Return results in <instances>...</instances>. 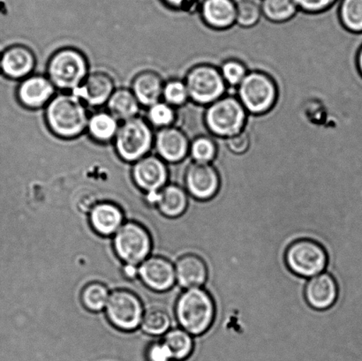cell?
<instances>
[{
    "instance_id": "cell-23",
    "label": "cell",
    "mask_w": 362,
    "mask_h": 361,
    "mask_svg": "<svg viewBox=\"0 0 362 361\" xmlns=\"http://www.w3.org/2000/svg\"><path fill=\"white\" fill-rule=\"evenodd\" d=\"M120 122L108 111L92 113L88 118L86 133L91 140L101 144L112 143Z\"/></svg>"
},
{
    "instance_id": "cell-28",
    "label": "cell",
    "mask_w": 362,
    "mask_h": 361,
    "mask_svg": "<svg viewBox=\"0 0 362 361\" xmlns=\"http://www.w3.org/2000/svg\"><path fill=\"white\" fill-rule=\"evenodd\" d=\"M110 298L109 290L101 283H90L81 292V302L85 309L91 312H99L105 309Z\"/></svg>"
},
{
    "instance_id": "cell-39",
    "label": "cell",
    "mask_w": 362,
    "mask_h": 361,
    "mask_svg": "<svg viewBox=\"0 0 362 361\" xmlns=\"http://www.w3.org/2000/svg\"><path fill=\"white\" fill-rule=\"evenodd\" d=\"M194 0H164V2L173 9L184 11H189Z\"/></svg>"
},
{
    "instance_id": "cell-2",
    "label": "cell",
    "mask_w": 362,
    "mask_h": 361,
    "mask_svg": "<svg viewBox=\"0 0 362 361\" xmlns=\"http://www.w3.org/2000/svg\"><path fill=\"white\" fill-rule=\"evenodd\" d=\"M90 73V64L83 52L76 48L64 47L49 57L45 74L57 90L73 92Z\"/></svg>"
},
{
    "instance_id": "cell-22",
    "label": "cell",
    "mask_w": 362,
    "mask_h": 361,
    "mask_svg": "<svg viewBox=\"0 0 362 361\" xmlns=\"http://www.w3.org/2000/svg\"><path fill=\"white\" fill-rule=\"evenodd\" d=\"M176 281L185 289L200 288L208 278L205 261L197 254L180 257L175 266Z\"/></svg>"
},
{
    "instance_id": "cell-35",
    "label": "cell",
    "mask_w": 362,
    "mask_h": 361,
    "mask_svg": "<svg viewBox=\"0 0 362 361\" xmlns=\"http://www.w3.org/2000/svg\"><path fill=\"white\" fill-rule=\"evenodd\" d=\"M220 73L227 87H236L243 83L250 71L243 62L238 59H227L219 67Z\"/></svg>"
},
{
    "instance_id": "cell-31",
    "label": "cell",
    "mask_w": 362,
    "mask_h": 361,
    "mask_svg": "<svg viewBox=\"0 0 362 361\" xmlns=\"http://www.w3.org/2000/svg\"><path fill=\"white\" fill-rule=\"evenodd\" d=\"M141 327L148 335H165L171 327V318L165 310L151 309L144 312Z\"/></svg>"
},
{
    "instance_id": "cell-25",
    "label": "cell",
    "mask_w": 362,
    "mask_h": 361,
    "mask_svg": "<svg viewBox=\"0 0 362 361\" xmlns=\"http://www.w3.org/2000/svg\"><path fill=\"white\" fill-rule=\"evenodd\" d=\"M188 197L182 187L169 184L159 191L157 207L165 217L176 218L187 211Z\"/></svg>"
},
{
    "instance_id": "cell-26",
    "label": "cell",
    "mask_w": 362,
    "mask_h": 361,
    "mask_svg": "<svg viewBox=\"0 0 362 361\" xmlns=\"http://www.w3.org/2000/svg\"><path fill=\"white\" fill-rule=\"evenodd\" d=\"M163 343L171 353L173 361L186 360L194 351L193 338L183 329H173L169 331L165 335Z\"/></svg>"
},
{
    "instance_id": "cell-10",
    "label": "cell",
    "mask_w": 362,
    "mask_h": 361,
    "mask_svg": "<svg viewBox=\"0 0 362 361\" xmlns=\"http://www.w3.org/2000/svg\"><path fill=\"white\" fill-rule=\"evenodd\" d=\"M105 309L110 323L120 331H133L141 326L144 314L143 303L132 292H113Z\"/></svg>"
},
{
    "instance_id": "cell-8",
    "label": "cell",
    "mask_w": 362,
    "mask_h": 361,
    "mask_svg": "<svg viewBox=\"0 0 362 361\" xmlns=\"http://www.w3.org/2000/svg\"><path fill=\"white\" fill-rule=\"evenodd\" d=\"M285 258L289 270L303 278H313L322 273L328 263L325 247L310 239H298L291 244Z\"/></svg>"
},
{
    "instance_id": "cell-16",
    "label": "cell",
    "mask_w": 362,
    "mask_h": 361,
    "mask_svg": "<svg viewBox=\"0 0 362 361\" xmlns=\"http://www.w3.org/2000/svg\"><path fill=\"white\" fill-rule=\"evenodd\" d=\"M116 90L115 80L100 71L90 72L79 87L71 93L76 95L87 107L98 108L106 105Z\"/></svg>"
},
{
    "instance_id": "cell-36",
    "label": "cell",
    "mask_w": 362,
    "mask_h": 361,
    "mask_svg": "<svg viewBox=\"0 0 362 361\" xmlns=\"http://www.w3.org/2000/svg\"><path fill=\"white\" fill-rule=\"evenodd\" d=\"M250 137L247 132H241L226 139V146L232 153L243 155L250 150Z\"/></svg>"
},
{
    "instance_id": "cell-20",
    "label": "cell",
    "mask_w": 362,
    "mask_h": 361,
    "mask_svg": "<svg viewBox=\"0 0 362 361\" xmlns=\"http://www.w3.org/2000/svg\"><path fill=\"white\" fill-rule=\"evenodd\" d=\"M165 81L154 71H144L134 78L130 88L141 107L148 108L162 100Z\"/></svg>"
},
{
    "instance_id": "cell-38",
    "label": "cell",
    "mask_w": 362,
    "mask_h": 361,
    "mask_svg": "<svg viewBox=\"0 0 362 361\" xmlns=\"http://www.w3.org/2000/svg\"><path fill=\"white\" fill-rule=\"evenodd\" d=\"M148 361H173L171 353L163 342L153 343L146 352Z\"/></svg>"
},
{
    "instance_id": "cell-18",
    "label": "cell",
    "mask_w": 362,
    "mask_h": 361,
    "mask_svg": "<svg viewBox=\"0 0 362 361\" xmlns=\"http://www.w3.org/2000/svg\"><path fill=\"white\" fill-rule=\"evenodd\" d=\"M308 305L317 310H326L334 305L339 295L338 285L328 273H320L311 278L304 292Z\"/></svg>"
},
{
    "instance_id": "cell-3",
    "label": "cell",
    "mask_w": 362,
    "mask_h": 361,
    "mask_svg": "<svg viewBox=\"0 0 362 361\" xmlns=\"http://www.w3.org/2000/svg\"><path fill=\"white\" fill-rule=\"evenodd\" d=\"M175 314L184 331L192 336L204 334L215 319L214 300L205 290L188 289L177 300Z\"/></svg>"
},
{
    "instance_id": "cell-9",
    "label": "cell",
    "mask_w": 362,
    "mask_h": 361,
    "mask_svg": "<svg viewBox=\"0 0 362 361\" xmlns=\"http://www.w3.org/2000/svg\"><path fill=\"white\" fill-rule=\"evenodd\" d=\"M113 247L120 260L126 264L139 265L151 252L150 233L136 222L124 224L115 235Z\"/></svg>"
},
{
    "instance_id": "cell-34",
    "label": "cell",
    "mask_w": 362,
    "mask_h": 361,
    "mask_svg": "<svg viewBox=\"0 0 362 361\" xmlns=\"http://www.w3.org/2000/svg\"><path fill=\"white\" fill-rule=\"evenodd\" d=\"M262 16L261 6L255 0H240L236 3V23L243 28H252Z\"/></svg>"
},
{
    "instance_id": "cell-33",
    "label": "cell",
    "mask_w": 362,
    "mask_h": 361,
    "mask_svg": "<svg viewBox=\"0 0 362 361\" xmlns=\"http://www.w3.org/2000/svg\"><path fill=\"white\" fill-rule=\"evenodd\" d=\"M162 100L175 109L186 105L190 99L184 80L178 78H170L166 80L163 90Z\"/></svg>"
},
{
    "instance_id": "cell-7",
    "label": "cell",
    "mask_w": 362,
    "mask_h": 361,
    "mask_svg": "<svg viewBox=\"0 0 362 361\" xmlns=\"http://www.w3.org/2000/svg\"><path fill=\"white\" fill-rule=\"evenodd\" d=\"M189 99L194 104L208 106L225 95L227 85L219 69L209 64L192 67L185 76Z\"/></svg>"
},
{
    "instance_id": "cell-41",
    "label": "cell",
    "mask_w": 362,
    "mask_h": 361,
    "mask_svg": "<svg viewBox=\"0 0 362 361\" xmlns=\"http://www.w3.org/2000/svg\"><path fill=\"white\" fill-rule=\"evenodd\" d=\"M357 66H358V69H359L360 73L362 76V46H361V49H359V52H358Z\"/></svg>"
},
{
    "instance_id": "cell-11",
    "label": "cell",
    "mask_w": 362,
    "mask_h": 361,
    "mask_svg": "<svg viewBox=\"0 0 362 361\" xmlns=\"http://www.w3.org/2000/svg\"><path fill=\"white\" fill-rule=\"evenodd\" d=\"M134 185L145 194L157 192L168 185V164L157 155L148 154L131 166Z\"/></svg>"
},
{
    "instance_id": "cell-1",
    "label": "cell",
    "mask_w": 362,
    "mask_h": 361,
    "mask_svg": "<svg viewBox=\"0 0 362 361\" xmlns=\"http://www.w3.org/2000/svg\"><path fill=\"white\" fill-rule=\"evenodd\" d=\"M46 125L55 136L65 140L86 134L90 114L87 105L71 92H57L44 109Z\"/></svg>"
},
{
    "instance_id": "cell-5",
    "label": "cell",
    "mask_w": 362,
    "mask_h": 361,
    "mask_svg": "<svg viewBox=\"0 0 362 361\" xmlns=\"http://www.w3.org/2000/svg\"><path fill=\"white\" fill-rule=\"evenodd\" d=\"M247 112L238 97L223 95L205 110L204 120L206 129L213 136L227 138L243 132Z\"/></svg>"
},
{
    "instance_id": "cell-17",
    "label": "cell",
    "mask_w": 362,
    "mask_h": 361,
    "mask_svg": "<svg viewBox=\"0 0 362 361\" xmlns=\"http://www.w3.org/2000/svg\"><path fill=\"white\" fill-rule=\"evenodd\" d=\"M138 276L147 288L156 292H165L175 284V268L164 257L148 258L138 268Z\"/></svg>"
},
{
    "instance_id": "cell-30",
    "label": "cell",
    "mask_w": 362,
    "mask_h": 361,
    "mask_svg": "<svg viewBox=\"0 0 362 361\" xmlns=\"http://www.w3.org/2000/svg\"><path fill=\"white\" fill-rule=\"evenodd\" d=\"M147 122L154 129H165L175 125L177 112L175 107L165 101H159L147 108Z\"/></svg>"
},
{
    "instance_id": "cell-24",
    "label": "cell",
    "mask_w": 362,
    "mask_h": 361,
    "mask_svg": "<svg viewBox=\"0 0 362 361\" xmlns=\"http://www.w3.org/2000/svg\"><path fill=\"white\" fill-rule=\"evenodd\" d=\"M106 108L119 122H125L139 116L141 106L131 88H118L110 97Z\"/></svg>"
},
{
    "instance_id": "cell-27",
    "label": "cell",
    "mask_w": 362,
    "mask_h": 361,
    "mask_svg": "<svg viewBox=\"0 0 362 361\" xmlns=\"http://www.w3.org/2000/svg\"><path fill=\"white\" fill-rule=\"evenodd\" d=\"M261 9L266 19L276 23L292 19L299 10L294 0H262Z\"/></svg>"
},
{
    "instance_id": "cell-40",
    "label": "cell",
    "mask_w": 362,
    "mask_h": 361,
    "mask_svg": "<svg viewBox=\"0 0 362 361\" xmlns=\"http://www.w3.org/2000/svg\"><path fill=\"white\" fill-rule=\"evenodd\" d=\"M123 273L127 278H134L138 276V268L136 265L126 264L123 268Z\"/></svg>"
},
{
    "instance_id": "cell-6",
    "label": "cell",
    "mask_w": 362,
    "mask_h": 361,
    "mask_svg": "<svg viewBox=\"0 0 362 361\" xmlns=\"http://www.w3.org/2000/svg\"><path fill=\"white\" fill-rule=\"evenodd\" d=\"M237 88L238 99L250 114H265L278 101V85L271 76L261 71L248 72Z\"/></svg>"
},
{
    "instance_id": "cell-12",
    "label": "cell",
    "mask_w": 362,
    "mask_h": 361,
    "mask_svg": "<svg viewBox=\"0 0 362 361\" xmlns=\"http://www.w3.org/2000/svg\"><path fill=\"white\" fill-rule=\"evenodd\" d=\"M184 180L187 193L200 201L212 199L218 194L221 183L214 166L197 162L187 166Z\"/></svg>"
},
{
    "instance_id": "cell-29",
    "label": "cell",
    "mask_w": 362,
    "mask_h": 361,
    "mask_svg": "<svg viewBox=\"0 0 362 361\" xmlns=\"http://www.w3.org/2000/svg\"><path fill=\"white\" fill-rule=\"evenodd\" d=\"M339 16L346 30L362 33V0H342Z\"/></svg>"
},
{
    "instance_id": "cell-15",
    "label": "cell",
    "mask_w": 362,
    "mask_h": 361,
    "mask_svg": "<svg viewBox=\"0 0 362 361\" xmlns=\"http://www.w3.org/2000/svg\"><path fill=\"white\" fill-rule=\"evenodd\" d=\"M190 141L179 127L172 126L155 133L156 155L166 164H179L189 155Z\"/></svg>"
},
{
    "instance_id": "cell-13",
    "label": "cell",
    "mask_w": 362,
    "mask_h": 361,
    "mask_svg": "<svg viewBox=\"0 0 362 361\" xmlns=\"http://www.w3.org/2000/svg\"><path fill=\"white\" fill-rule=\"evenodd\" d=\"M57 94L54 85L45 73H35L19 81L18 101L28 110H42Z\"/></svg>"
},
{
    "instance_id": "cell-32",
    "label": "cell",
    "mask_w": 362,
    "mask_h": 361,
    "mask_svg": "<svg viewBox=\"0 0 362 361\" xmlns=\"http://www.w3.org/2000/svg\"><path fill=\"white\" fill-rule=\"evenodd\" d=\"M218 154V147L211 137L200 136L190 141L189 155L193 162L211 164Z\"/></svg>"
},
{
    "instance_id": "cell-19",
    "label": "cell",
    "mask_w": 362,
    "mask_h": 361,
    "mask_svg": "<svg viewBox=\"0 0 362 361\" xmlns=\"http://www.w3.org/2000/svg\"><path fill=\"white\" fill-rule=\"evenodd\" d=\"M200 14L204 23L213 30H228L236 23V2L204 0L200 6Z\"/></svg>"
},
{
    "instance_id": "cell-21",
    "label": "cell",
    "mask_w": 362,
    "mask_h": 361,
    "mask_svg": "<svg viewBox=\"0 0 362 361\" xmlns=\"http://www.w3.org/2000/svg\"><path fill=\"white\" fill-rule=\"evenodd\" d=\"M90 222L92 228L99 235L111 236L123 225L124 214L118 205L103 201L91 208Z\"/></svg>"
},
{
    "instance_id": "cell-14",
    "label": "cell",
    "mask_w": 362,
    "mask_h": 361,
    "mask_svg": "<svg viewBox=\"0 0 362 361\" xmlns=\"http://www.w3.org/2000/svg\"><path fill=\"white\" fill-rule=\"evenodd\" d=\"M37 56L28 46H10L0 54V73L10 80H23L37 72Z\"/></svg>"
},
{
    "instance_id": "cell-37",
    "label": "cell",
    "mask_w": 362,
    "mask_h": 361,
    "mask_svg": "<svg viewBox=\"0 0 362 361\" xmlns=\"http://www.w3.org/2000/svg\"><path fill=\"white\" fill-rule=\"evenodd\" d=\"M298 9L308 13H318L327 10L337 0H294Z\"/></svg>"
},
{
    "instance_id": "cell-4",
    "label": "cell",
    "mask_w": 362,
    "mask_h": 361,
    "mask_svg": "<svg viewBox=\"0 0 362 361\" xmlns=\"http://www.w3.org/2000/svg\"><path fill=\"white\" fill-rule=\"evenodd\" d=\"M154 140L153 127L146 119L138 116L122 122L112 141V146L122 161L133 165L151 154Z\"/></svg>"
}]
</instances>
